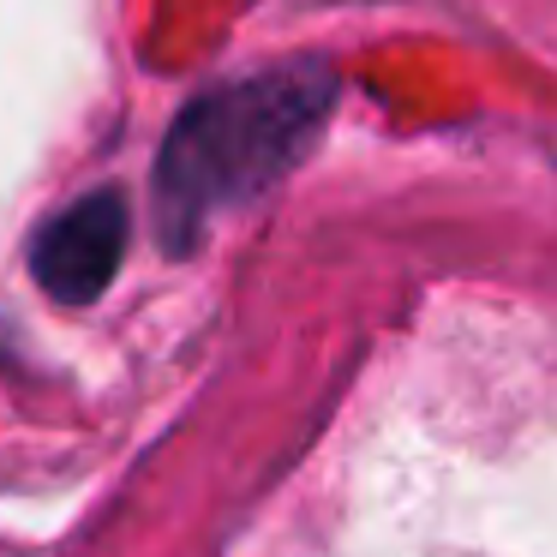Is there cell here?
<instances>
[{"label":"cell","instance_id":"cell-1","mask_svg":"<svg viewBox=\"0 0 557 557\" xmlns=\"http://www.w3.org/2000/svg\"><path fill=\"white\" fill-rule=\"evenodd\" d=\"M336 102V73L288 61L186 102L157 157V222L169 252H193L228 210L252 205L312 150Z\"/></svg>","mask_w":557,"mask_h":557},{"label":"cell","instance_id":"cell-2","mask_svg":"<svg viewBox=\"0 0 557 557\" xmlns=\"http://www.w3.org/2000/svg\"><path fill=\"white\" fill-rule=\"evenodd\" d=\"M126 240H133V210L114 186H97L78 205L54 210L30 240V276L66 306H85L121 276Z\"/></svg>","mask_w":557,"mask_h":557}]
</instances>
